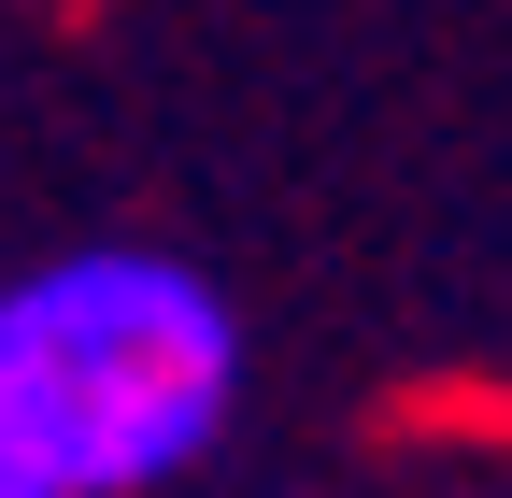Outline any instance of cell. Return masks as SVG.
Here are the masks:
<instances>
[{"label": "cell", "instance_id": "obj_1", "mask_svg": "<svg viewBox=\"0 0 512 498\" xmlns=\"http://www.w3.org/2000/svg\"><path fill=\"white\" fill-rule=\"evenodd\" d=\"M0 370L57 442L72 498H157L242 413V314L214 299V271L157 242H86L0 285Z\"/></svg>", "mask_w": 512, "mask_h": 498}, {"label": "cell", "instance_id": "obj_2", "mask_svg": "<svg viewBox=\"0 0 512 498\" xmlns=\"http://www.w3.org/2000/svg\"><path fill=\"white\" fill-rule=\"evenodd\" d=\"M0 498H72L57 442H43V427H29V399H15V370H0Z\"/></svg>", "mask_w": 512, "mask_h": 498}]
</instances>
